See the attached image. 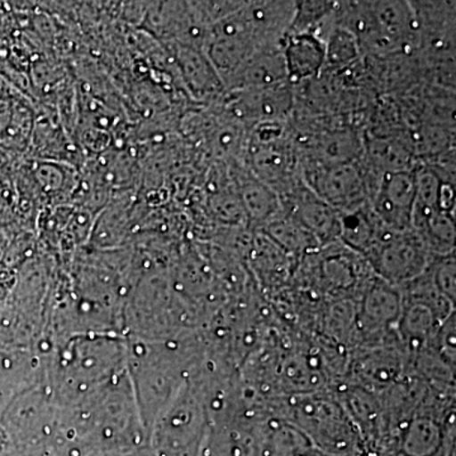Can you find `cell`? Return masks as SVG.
<instances>
[{"instance_id": "ffe728a7", "label": "cell", "mask_w": 456, "mask_h": 456, "mask_svg": "<svg viewBox=\"0 0 456 456\" xmlns=\"http://www.w3.org/2000/svg\"><path fill=\"white\" fill-rule=\"evenodd\" d=\"M8 448V439L5 436L4 431L0 428V450Z\"/></svg>"}, {"instance_id": "8fae6325", "label": "cell", "mask_w": 456, "mask_h": 456, "mask_svg": "<svg viewBox=\"0 0 456 456\" xmlns=\"http://www.w3.org/2000/svg\"><path fill=\"white\" fill-rule=\"evenodd\" d=\"M236 187L246 217L259 230L284 212L281 197L260 182L246 165L236 169Z\"/></svg>"}, {"instance_id": "ac0fdd59", "label": "cell", "mask_w": 456, "mask_h": 456, "mask_svg": "<svg viewBox=\"0 0 456 456\" xmlns=\"http://www.w3.org/2000/svg\"><path fill=\"white\" fill-rule=\"evenodd\" d=\"M336 2H296L290 33H312L316 35L334 14Z\"/></svg>"}, {"instance_id": "3957f363", "label": "cell", "mask_w": 456, "mask_h": 456, "mask_svg": "<svg viewBox=\"0 0 456 456\" xmlns=\"http://www.w3.org/2000/svg\"><path fill=\"white\" fill-rule=\"evenodd\" d=\"M432 256L419 233L407 230L387 231L364 259L375 277L401 288L425 273Z\"/></svg>"}, {"instance_id": "9c48e42d", "label": "cell", "mask_w": 456, "mask_h": 456, "mask_svg": "<svg viewBox=\"0 0 456 456\" xmlns=\"http://www.w3.org/2000/svg\"><path fill=\"white\" fill-rule=\"evenodd\" d=\"M285 70L290 86L310 83L323 74L325 42L312 33H290L283 42Z\"/></svg>"}, {"instance_id": "e0dca14e", "label": "cell", "mask_w": 456, "mask_h": 456, "mask_svg": "<svg viewBox=\"0 0 456 456\" xmlns=\"http://www.w3.org/2000/svg\"><path fill=\"white\" fill-rule=\"evenodd\" d=\"M326 60L323 73L329 71H340L350 68L354 62L358 61L362 50L355 36L346 29L336 26L325 41Z\"/></svg>"}, {"instance_id": "d6986e66", "label": "cell", "mask_w": 456, "mask_h": 456, "mask_svg": "<svg viewBox=\"0 0 456 456\" xmlns=\"http://www.w3.org/2000/svg\"><path fill=\"white\" fill-rule=\"evenodd\" d=\"M432 281L436 285L439 292L449 299L455 302V253L443 255V256H432L428 265Z\"/></svg>"}, {"instance_id": "52a82bcc", "label": "cell", "mask_w": 456, "mask_h": 456, "mask_svg": "<svg viewBox=\"0 0 456 456\" xmlns=\"http://www.w3.org/2000/svg\"><path fill=\"white\" fill-rule=\"evenodd\" d=\"M293 86L289 83L268 89L250 92H230V112L239 123L255 126L257 123L287 121L294 103Z\"/></svg>"}, {"instance_id": "4fadbf2b", "label": "cell", "mask_w": 456, "mask_h": 456, "mask_svg": "<svg viewBox=\"0 0 456 456\" xmlns=\"http://www.w3.org/2000/svg\"><path fill=\"white\" fill-rule=\"evenodd\" d=\"M179 71L189 92L196 98H213L226 92L221 77L203 51L170 44Z\"/></svg>"}, {"instance_id": "8992f818", "label": "cell", "mask_w": 456, "mask_h": 456, "mask_svg": "<svg viewBox=\"0 0 456 456\" xmlns=\"http://www.w3.org/2000/svg\"><path fill=\"white\" fill-rule=\"evenodd\" d=\"M402 303L401 289L374 275L362 290V299L356 312L355 325L359 334L370 338V336L386 335L397 330Z\"/></svg>"}, {"instance_id": "6da1fadb", "label": "cell", "mask_w": 456, "mask_h": 456, "mask_svg": "<svg viewBox=\"0 0 456 456\" xmlns=\"http://www.w3.org/2000/svg\"><path fill=\"white\" fill-rule=\"evenodd\" d=\"M281 415L322 454L351 455L359 449L360 432L340 401L299 395L287 401Z\"/></svg>"}, {"instance_id": "7c38bea8", "label": "cell", "mask_w": 456, "mask_h": 456, "mask_svg": "<svg viewBox=\"0 0 456 456\" xmlns=\"http://www.w3.org/2000/svg\"><path fill=\"white\" fill-rule=\"evenodd\" d=\"M387 231L388 228L377 217L369 202L340 212L338 241L360 256L364 257Z\"/></svg>"}, {"instance_id": "30bf717a", "label": "cell", "mask_w": 456, "mask_h": 456, "mask_svg": "<svg viewBox=\"0 0 456 456\" xmlns=\"http://www.w3.org/2000/svg\"><path fill=\"white\" fill-rule=\"evenodd\" d=\"M288 83L283 51H260L240 68L224 86L226 93L250 92Z\"/></svg>"}, {"instance_id": "9a60e30c", "label": "cell", "mask_w": 456, "mask_h": 456, "mask_svg": "<svg viewBox=\"0 0 456 456\" xmlns=\"http://www.w3.org/2000/svg\"><path fill=\"white\" fill-rule=\"evenodd\" d=\"M399 446L404 456H436L443 450L444 428L436 417L413 416L402 426Z\"/></svg>"}, {"instance_id": "2e32d148", "label": "cell", "mask_w": 456, "mask_h": 456, "mask_svg": "<svg viewBox=\"0 0 456 456\" xmlns=\"http://www.w3.org/2000/svg\"><path fill=\"white\" fill-rule=\"evenodd\" d=\"M259 231L265 233L289 256L305 257L316 253L321 248L316 237L312 235L301 222L287 212L281 213Z\"/></svg>"}, {"instance_id": "ba28073f", "label": "cell", "mask_w": 456, "mask_h": 456, "mask_svg": "<svg viewBox=\"0 0 456 456\" xmlns=\"http://www.w3.org/2000/svg\"><path fill=\"white\" fill-rule=\"evenodd\" d=\"M281 200L284 212L301 222L316 237L321 248L338 241L340 212L318 198L305 182Z\"/></svg>"}, {"instance_id": "5bb4252c", "label": "cell", "mask_w": 456, "mask_h": 456, "mask_svg": "<svg viewBox=\"0 0 456 456\" xmlns=\"http://www.w3.org/2000/svg\"><path fill=\"white\" fill-rule=\"evenodd\" d=\"M354 365V373L367 388L382 389L397 382L403 369L402 356L395 347L378 345L368 347L364 355H359Z\"/></svg>"}, {"instance_id": "5b68a950", "label": "cell", "mask_w": 456, "mask_h": 456, "mask_svg": "<svg viewBox=\"0 0 456 456\" xmlns=\"http://www.w3.org/2000/svg\"><path fill=\"white\" fill-rule=\"evenodd\" d=\"M416 200L415 167L380 176L369 203L380 222L395 232L412 230Z\"/></svg>"}, {"instance_id": "277c9868", "label": "cell", "mask_w": 456, "mask_h": 456, "mask_svg": "<svg viewBox=\"0 0 456 456\" xmlns=\"http://www.w3.org/2000/svg\"><path fill=\"white\" fill-rule=\"evenodd\" d=\"M305 184L338 212L369 202L367 176L359 161L321 165L301 160Z\"/></svg>"}, {"instance_id": "7a4b0ae2", "label": "cell", "mask_w": 456, "mask_h": 456, "mask_svg": "<svg viewBox=\"0 0 456 456\" xmlns=\"http://www.w3.org/2000/svg\"><path fill=\"white\" fill-rule=\"evenodd\" d=\"M206 426V407L193 388L183 383L152 425L154 449L160 456H197Z\"/></svg>"}]
</instances>
